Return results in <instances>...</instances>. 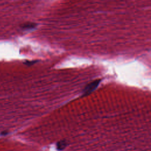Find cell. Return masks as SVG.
<instances>
[{
    "label": "cell",
    "instance_id": "cell-1",
    "mask_svg": "<svg viewBox=\"0 0 151 151\" xmlns=\"http://www.w3.org/2000/svg\"><path fill=\"white\" fill-rule=\"evenodd\" d=\"M101 81V79H97L88 84L83 90V96H86L92 93L97 89Z\"/></svg>",
    "mask_w": 151,
    "mask_h": 151
},
{
    "label": "cell",
    "instance_id": "cell-2",
    "mask_svg": "<svg viewBox=\"0 0 151 151\" xmlns=\"http://www.w3.org/2000/svg\"><path fill=\"white\" fill-rule=\"evenodd\" d=\"M67 146V142L66 140H62L58 142L56 144L57 149L59 151L63 150Z\"/></svg>",
    "mask_w": 151,
    "mask_h": 151
},
{
    "label": "cell",
    "instance_id": "cell-3",
    "mask_svg": "<svg viewBox=\"0 0 151 151\" xmlns=\"http://www.w3.org/2000/svg\"><path fill=\"white\" fill-rule=\"evenodd\" d=\"M36 25L34 24H32V23H29V24H24L23 26H22V28L23 29L25 30H30V29H33L34 27H36Z\"/></svg>",
    "mask_w": 151,
    "mask_h": 151
}]
</instances>
